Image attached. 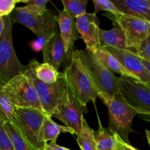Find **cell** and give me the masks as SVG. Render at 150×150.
<instances>
[{"instance_id":"d6a6232c","label":"cell","mask_w":150,"mask_h":150,"mask_svg":"<svg viewBox=\"0 0 150 150\" xmlns=\"http://www.w3.org/2000/svg\"><path fill=\"white\" fill-rule=\"evenodd\" d=\"M49 144L51 147L54 148L55 150H71V149H68V148L64 147V146H60V145L57 144V143H50V144Z\"/></svg>"},{"instance_id":"5bb4252c","label":"cell","mask_w":150,"mask_h":150,"mask_svg":"<svg viewBox=\"0 0 150 150\" xmlns=\"http://www.w3.org/2000/svg\"><path fill=\"white\" fill-rule=\"evenodd\" d=\"M57 22L66 52L71 57L73 51L74 42L80 38L76 29L75 18L72 17L67 11L63 10L59 11L57 14Z\"/></svg>"},{"instance_id":"ac0fdd59","label":"cell","mask_w":150,"mask_h":150,"mask_svg":"<svg viewBox=\"0 0 150 150\" xmlns=\"http://www.w3.org/2000/svg\"><path fill=\"white\" fill-rule=\"evenodd\" d=\"M90 50L95 54L96 57L104 64V67H107L110 72L113 73H116L118 74H120L121 76L130 78L137 81L136 78L128 70H126L121 64L120 62L114 56L112 55L105 48L101 45H99L95 48H91Z\"/></svg>"},{"instance_id":"7c38bea8","label":"cell","mask_w":150,"mask_h":150,"mask_svg":"<svg viewBox=\"0 0 150 150\" xmlns=\"http://www.w3.org/2000/svg\"><path fill=\"white\" fill-rule=\"evenodd\" d=\"M105 48L110 54L114 56L126 70L132 73L137 81L142 83H150V74L142 63L141 59L132 51Z\"/></svg>"},{"instance_id":"ba28073f","label":"cell","mask_w":150,"mask_h":150,"mask_svg":"<svg viewBox=\"0 0 150 150\" xmlns=\"http://www.w3.org/2000/svg\"><path fill=\"white\" fill-rule=\"evenodd\" d=\"M3 88L15 108H34L43 111L36 90L24 73L12 79Z\"/></svg>"},{"instance_id":"83f0119b","label":"cell","mask_w":150,"mask_h":150,"mask_svg":"<svg viewBox=\"0 0 150 150\" xmlns=\"http://www.w3.org/2000/svg\"><path fill=\"white\" fill-rule=\"evenodd\" d=\"M0 150H15L10 137L4 130L1 120H0Z\"/></svg>"},{"instance_id":"44dd1931","label":"cell","mask_w":150,"mask_h":150,"mask_svg":"<svg viewBox=\"0 0 150 150\" xmlns=\"http://www.w3.org/2000/svg\"><path fill=\"white\" fill-rule=\"evenodd\" d=\"M97 150H116L117 136L99 122V129L94 132Z\"/></svg>"},{"instance_id":"f546056e","label":"cell","mask_w":150,"mask_h":150,"mask_svg":"<svg viewBox=\"0 0 150 150\" xmlns=\"http://www.w3.org/2000/svg\"><path fill=\"white\" fill-rule=\"evenodd\" d=\"M51 37H38L36 39L32 40L29 43L31 49L36 53L43 51L44 47L46 46V43Z\"/></svg>"},{"instance_id":"d590c367","label":"cell","mask_w":150,"mask_h":150,"mask_svg":"<svg viewBox=\"0 0 150 150\" xmlns=\"http://www.w3.org/2000/svg\"><path fill=\"white\" fill-rule=\"evenodd\" d=\"M145 132H146V136L147 141H148V143L150 146V130H146Z\"/></svg>"},{"instance_id":"8fae6325","label":"cell","mask_w":150,"mask_h":150,"mask_svg":"<svg viewBox=\"0 0 150 150\" xmlns=\"http://www.w3.org/2000/svg\"><path fill=\"white\" fill-rule=\"evenodd\" d=\"M108 17L121 26L132 52L135 53V48L150 36V22L147 21L124 13L117 16L110 14Z\"/></svg>"},{"instance_id":"52a82bcc","label":"cell","mask_w":150,"mask_h":150,"mask_svg":"<svg viewBox=\"0 0 150 150\" xmlns=\"http://www.w3.org/2000/svg\"><path fill=\"white\" fill-rule=\"evenodd\" d=\"M17 130L35 150H44L46 144L40 140L43 122L46 115L34 108H16Z\"/></svg>"},{"instance_id":"e0dca14e","label":"cell","mask_w":150,"mask_h":150,"mask_svg":"<svg viewBox=\"0 0 150 150\" xmlns=\"http://www.w3.org/2000/svg\"><path fill=\"white\" fill-rule=\"evenodd\" d=\"M112 2L124 14L150 22V0H113Z\"/></svg>"},{"instance_id":"d4e9b609","label":"cell","mask_w":150,"mask_h":150,"mask_svg":"<svg viewBox=\"0 0 150 150\" xmlns=\"http://www.w3.org/2000/svg\"><path fill=\"white\" fill-rule=\"evenodd\" d=\"M61 2L64 7L63 10L75 19L87 13L88 0H62Z\"/></svg>"},{"instance_id":"74e56055","label":"cell","mask_w":150,"mask_h":150,"mask_svg":"<svg viewBox=\"0 0 150 150\" xmlns=\"http://www.w3.org/2000/svg\"><path fill=\"white\" fill-rule=\"evenodd\" d=\"M144 84L145 85L146 87L148 88V89L150 90V83H144Z\"/></svg>"},{"instance_id":"3957f363","label":"cell","mask_w":150,"mask_h":150,"mask_svg":"<svg viewBox=\"0 0 150 150\" xmlns=\"http://www.w3.org/2000/svg\"><path fill=\"white\" fill-rule=\"evenodd\" d=\"M102 101L108 110L109 130L117 134L125 143L129 144V135L133 132L132 120L135 116L140 115L139 111L126 101L121 92Z\"/></svg>"},{"instance_id":"f1b7e54d","label":"cell","mask_w":150,"mask_h":150,"mask_svg":"<svg viewBox=\"0 0 150 150\" xmlns=\"http://www.w3.org/2000/svg\"><path fill=\"white\" fill-rule=\"evenodd\" d=\"M19 2L20 1L17 0H0V16L5 17L11 15Z\"/></svg>"},{"instance_id":"9a60e30c","label":"cell","mask_w":150,"mask_h":150,"mask_svg":"<svg viewBox=\"0 0 150 150\" xmlns=\"http://www.w3.org/2000/svg\"><path fill=\"white\" fill-rule=\"evenodd\" d=\"M71 57L65 50L63 40L60 33H56L51 37L43 50V60L44 63L52 65L56 70L66 60H70Z\"/></svg>"},{"instance_id":"7402d4cb","label":"cell","mask_w":150,"mask_h":150,"mask_svg":"<svg viewBox=\"0 0 150 150\" xmlns=\"http://www.w3.org/2000/svg\"><path fill=\"white\" fill-rule=\"evenodd\" d=\"M3 85L0 83V120L5 122H9L12 123L17 128L15 106L11 100L4 92Z\"/></svg>"},{"instance_id":"1f68e13d","label":"cell","mask_w":150,"mask_h":150,"mask_svg":"<svg viewBox=\"0 0 150 150\" xmlns=\"http://www.w3.org/2000/svg\"><path fill=\"white\" fill-rule=\"evenodd\" d=\"M117 136V147L116 150H138L135 149L134 146H131L130 144H126L118 136Z\"/></svg>"},{"instance_id":"2e32d148","label":"cell","mask_w":150,"mask_h":150,"mask_svg":"<svg viewBox=\"0 0 150 150\" xmlns=\"http://www.w3.org/2000/svg\"><path fill=\"white\" fill-rule=\"evenodd\" d=\"M113 27L109 30L100 29V45L107 48L132 51L126 43V37L119 23L113 21Z\"/></svg>"},{"instance_id":"ffe728a7","label":"cell","mask_w":150,"mask_h":150,"mask_svg":"<svg viewBox=\"0 0 150 150\" xmlns=\"http://www.w3.org/2000/svg\"><path fill=\"white\" fill-rule=\"evenodd\" d=\"M29 62L32 64L37 79L46 84L55 83L61 76L62 73L48 63L43 62L41 64L35 59L30 60Z\"/></svg>"},{"instance_id":"603a6c76","label":"cell","mask_w":150,"mask_h":150,"mask_svg":"<svg viewBox=\"0 0 150 150\" xmlns=\"http://www.w3.org/2000/svg\"><path fill=\"white\" fill-rule=\"evenodd\" d=\"M94 132L84 118L80 133L76 136V142L81 150H97Z\"/></svg>"},{"instance_id":"cb8c5ba5","label":"cell","mask_w":150,"mask_h":150,"mask_svg":"<svg viewBox=\"0 0 150 150\" xmlns=\"http://www.w3.org/2000/svg\"><path fill=\"white\" fill-rule=\"evenodd\" d=\"M3 125L13 143L15 150H35L24 139L17 128L12 123L5 122H3Z\"/></svg>"},{"instance_id":"6da1fadb","label":"cell","mask_w":150,"mask_h":150,"mask_svg":"<svg viewBox=\"0 0 150 150\" xmlns=\"http://www.w3.org/2000/svg\"><path fill=\"white\" fill-rule=\"evenodd\" d=\"M78 56L102 100L120 92L119 77L110 72L88 48L77 50Z\"/></svg>"},{"instance_id":"8992f818","label":"cell","mask_w":150,"mask_h":150,"mask_svg":"<svg viewBox=\"0 0 150 150\" xmlns=\"http://www.w3.org/2000/svg\"><path fill=\"white\" fill-rule=\"evenodd\" d=\"M13 22H17L30 29L37 37H51L57 33V16L47 10L44 14L29 11L24 7H16L10 15Z\"/></svg>"},{"instance_id":"4316f807","label":"cell","mask_w":150,"mask_h":150,"mask_svg":"<svg viewBox=\"0 0 150 150\" xmlns=\"http://www.w3.org/2000/svg\"><path fill=\"white\" fill-rule=\"evenodd\" d=\"M135 53L140 58L150 62V36L135 48Z\"/></svg>"},{"instance_id":"d6986e66","label":"cell","mask_w":150,"mask_h":150,"mask_svg":"<svg viewBox=\"0 0 150 150\" xmlns=\"http://www.w3.org/2000/svg\"><path fill=\"white\" fill-rule=\"evenodd\" d=\"M61 133H69L74 134L73 130L66 126L60 125L52 120L51 117L46 116L43 122L42 127L40 133V140L42 143L46 144L48 142L56 143L57 137Z\"/></svg>"},{"instance_id":"30bf717a","label":"cell","mask_w":150,"mask_h":150,"mask_svg":"<svg viewBox=\"0 0 150 150\" xmlns=\"http://www.w3.org/2000/svg\"><path fill=\"white\" fill-rule=\"evenodd\" d=\"M84 106L73 95L67 85V89L62 98L57 114L52 116L64 124L66 127L73 130L75 135H79L82 129L83 114L87 112Z\"/></svg>"},{"instance_id":"e575fe53","label":"cell","mask_w":150,"mask_h":150,"mask_svg":"<svg viewBox=\"0 0 150 150\" xmlns=\"http://www.w3.org/2000/svg\"><path fill=\"white\" fill-rule=\"evenodd\" d=\"M141 61H142V63L144 64V65L145 66V67L146 68V70H148V72L150 74V62L147 61V60H145V59H141Z\"/></svg>"},{"instance_id":"8d00e7d4","label":"cell","mask_w":150,"mask_h":150,"mask_svg":"<svg viewBox=\"0 0 150 150\" xmlns=\"http://www.w3.org/2000/svg\"><path fill=\"white\" fill-rule=\"evenodd\" d=\"M44 150H55V149H54V148L51 147V146H50V145L49 144H47L46 145L45 148H44Z\"/></svg>"},{"instance_id":"4fadbf2b","label":"cell","mask_w":150,"mask_h":150,"mask_svg":"<svg viewBox=\"0 0 150 150\" xmlns=\"http://www.w3.org/2000/svg\"><path fill=\"white\" fill-rule=\"evenodd\" d=\"M79 36L86 45V48L100 45L99 20L94 13H85L75 19Z\"/></svg>"},{"instance_id":"836d02e7","label":"cell","mask_w":150,"mask_h":150,"mask_svg":"<svg viewBox=\"0 0 150 150\" xmlns=\"http://www.w3.org/2000/svg\"><path fill=\"white\" fill-rule=\"evenodd\" d=\"M4 30V18L0 16V37L2 35L3 32Z\"/></svg>"},{"instance_id":"484cf974","label":"cell","mask_w":150,"mask_h":150,"mask_svg":"<svg viewBox=\"0 0 150 150\" xmlns=\"http://www.w3.org/2000/svg\"><path fill=\"white\" fill-rule=\"evenodd\" d=\"M93 3L94 5V13L97 14L98 12L107 11L110 14L113 16L122 14L121 12L115 6V4L112 2V1H107V0H93Z\"/></svg>"},{"instance_id":"4dcf8cb0","label":"cell","mask_w":150,"mask_h":150,"mask_svg":"<svg viewBox=\"0 0 150 150\" xmlns=\"http://www.w3.org/2000/svg\"><path fill=\"white\" fill-rule=\"evenodd\" d=\"M20 2L24 3L26 5L32 6L42 13H45L48 10L46 4L49 0H21Z\"/></svg>"},{"instance_id":"277c9868","label":"cell","mask_w":150,"mask_h":150,"mask_svg":"<svg viewBox=\"0 0 150 150\" xmlns=\"http://www.w3.org/2000/svg\"><path fill=\"white\" fill-rule=\"evenodd\" d=\"M4 30L0 37V83L5 84L16 76L23 74L27 68L20 62L15 52L12 31L13 21L10 16H5Z\"/></svg>"},{"instance_id":"7a4b0ae2","label":"cell","mask_w":150,"mask_h":150,"mask_svg":"<svg viewBox=\"0 0 150 150\" xmlns=\"http://www.w3.org/2000/svg\"><path fill=\"white\" fill-rule=\"evenodd\" d=\"M63 76L73 95L84 106L91 101L95 102L98 92L78 56L77 50L72 51Z\"/></svg>"},{"instance_id":"5b68a950","label":"cell","mask_w":150,"mask_h":150,"mask_svg":"<svg viewBox=\"0 0 150 150\" xmlns=\"http://www.w3.org/2000/svg\"><path fill=\"white\" fill-rule=\"evenodd\" d=\"M24 73L32 81L44 114L52 117L57 114L62 98L67 89L63 73L55 83L51 84H46L37 79L30 62L27 64V68Z\"/></svg>"},{"instance_id":"9c48e42d","label":"cell","mask_w":150,"mask_h":150,"mask_svg":"<svg viewBox=\"0 0 150 150\" xmlns=\"http://www.w3.org/2000/svg\"><path fill=\"white\" fill-rule=\"evenodd\" d=\"M120 92L132 106L138 110L142 120L150 122V90L136 80L119 77Z\"/></svg>"}]
</instances>
